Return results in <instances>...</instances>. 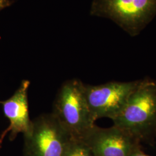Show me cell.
<instances>
[{
  "mask_svg": "<svg viewBox=\"0 0 156 156\" xmlns=\"http://www.w3.org/2000/svg\"><path fill=\"white\" fill-rule=\"evenodd\" d=\"M72 136L51 113L32 121L30 129L24 134V156H64Z\"/></svg>",
  "mask_w": 156,
  "mask_h": 156,
  "instance_id": "obj_4",
  "label": "cell"
},
{
  "mask_svg": "<svg viewBox=\"0 0 156 156\" xmlns=\"http://www.w3.org/2000/svg\"><path fill=\"white\" fill-rule=\"evenodd\" d=\"M64 156H95L83 140L71 137L67 144Z\"/></svg>",
  "mask_w": 156,
  "mask_h": 156,
  "instance_id": "obj_8",
  "label": "cell"
},
{
  "mask_svg": "<svg viewBox=\"0 0 156 156\" xmlns=\"http://www.w3.org/2000/svg\"><path fill=\"white\" fill-rule=\"evenodd\" d=\"M90 13L111 19L135 37L156 16V0H94Z\"/></svg>",
  "mask_w": 156,
  "mask_h": 156,
  "instance_id": "obj_2",
  "label": "cell"
},
{
  "mask_svg": "<svg viewBox=\"0 0 156 156\" xmlns=\"http://www.w3.org/2000/svg\"><path fill=\"white\" fill-rule=\"evenodd\" d=\"M80 139L95 156H129L136 146L133 136L115 126L102 128L95 125Z\"/></svg>",
  "mask_w": 156,
  "mask_h": 156,
  "instance_id": "obj_6",
  "label": "cell"
},
{
  "mask_svg": "<svg viewBox=\"0 0 156 156\" xmlns=\"http://www.w3.org/2000/svg\"><path fill=\"white\" fill-rule=\"evenodd\" d=\"M52 113L71 136L82 138L95 126L84 92V83L78 79L67 80L56 96Z\"/></svg>",
  "mask_w": 156,
  "mask_h": 156,
  "instance_id": "obj_1",
  "label": "cell"
},
{
  "mask_svg": "<svg viewBox=\"0 0 156 156\" xmlns=\"http://www.w3.org/2000/svg\"><path fill=\"white\" fill-rule=\"evenodd\" d=\"M10 5L9 0H0V11Z\"/></svg>",
  "mask_w": 156,
  "mask_h": 156,
  "instance_id": "obj_10",
  "label": "cell"
},
{
  "mask_svg": "<svg viewBox=\"0 0 156 156\" xmlns=\"http://www.w3.org/2000/svg\"><path fill=\"white\" fill-rule=\"evenodd\" d=\"M140 82H112L97 86L84 84V92L95 121L100 118L113 120L120 113Z\"/></svg>",
  "mask_w": 156,
  "mask_h": 156,
  "instance_id": "obj_5",
  "label": "cell"
},
{
  "mask_svg": "<svg viewBox=\"0 0 156 156\" xmlns=\"http://www.w3.org/2000/svg\"><path fill=\"white\" fill-rule=\"evenodd\" d=\"M129 156H149L146 154L143 151L140 150V149L136 146L134 149V150L131 152Z\"/></svg>",
  "mask_w": 156,
  "mask_h": 156,
  "instance_id": "obj_9",
  "label": "cell"
},
{
  "mask_svg": "<svg viewBox=\"0 0 156 156\" xmlns=\"http://www.w3.org/2000/svg\"><path fill=\"white\" fill-rule=\"evenodd\" d=\"M30 82L23 80L19 89L11 97L2 102L4 112L10 125L5 133L11 132L10 139L13 140L19 133L26 134L30 129L32 121L28 112V90Z\"/></svg>",
  "mask_w": 156,
  "mask_h": 156,
  "instance_id": "obj_7",
  "label": "cell"
},
{
  "mask_svg": "<svg viewBox=\"0 0 156 156\" xmlns=\"http://www.w3.org/2000/svg\"><path fill=\"white\" fill-rule=\"evenodd\" d=\"M113 122L133 136L142 135L153 128L156 125V84L140 82Z\"/></svg>",
  "mask_w": 156,
  "mask_h": 156,
  "instance_id": "obj_3",
  "label": "cell"
}]
</instances>
